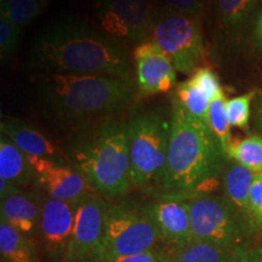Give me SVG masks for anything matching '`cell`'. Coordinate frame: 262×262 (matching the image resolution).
<instances>
[{"mask_svg": "<svg viewBox=\"0 0 262 262\" xmlns=\"http://www.w3.org/2000/svg\"><path fill=\"white\" fill-rule=\"evenodd\" d=\"M227 158L255 173L262 172V136L250 135L237 142H232Z\"/></svg>", "mask_w": 262, "mask_h": 262, "instance_id": "7402d4cb", "label": "cell"}, {"mask_svg": "<svg viewBox=\"0 0 262 262\" xmlns=\"http://www.w3.org/2000/svg\"><path fill=\"white\" fill-rule=\"evenodd\" d=\"M253 123L255 129L262 133V90L258 91L254 100Z\"/></svg>", "mask_w": 262, "mask_h": 262, "instance_id": "d6a6232c", "label": "cell"}, {"mask_svg": "<svg viewBox=\"0 0 262 262\" xmlns=\"http://www.w3.org/2000/svg\"><path fill=\"white\" fill-rule=\"evenodd\" d=\"M28 157V156H27ZM35 173V181L50 198L68 203H78L95 193L89 182L75 168L54 160L28 157Z\"/></svg>", "mask_w": 262, "mask_h": 262, "instance_id": "4fadbf2b", "label": "cell"}, {"mask_svg": "<svg viewBox=\"0 0 262 262\" xmlns=\"http://www.w3.org/2000/svg\"><path fill=\"white\" fill-rule=\"evenodd\" d=\"M191 80L199 88V89L204 91L211 100H215L216 97H219L221 94H224L220 79H219V77L216 75L215 72L209 70V68H196V70L193 72Z\"/></svg>", "mask_w": 262, "mask_h": 262, "instance_id": "83f0119b", "label": "cell"}, {"mask_svg": "<svg viewBox=\"0 0 262 262\" xmlns=\"http://www.w3.org/2000/svg\"><path fill=\"white\" fill-rule=\"evenodd\" d=\"M110 205L97 193L77 204L72 239L63 262H103L106 222Z\"/></svg>", "mask_w": 262, "mask_h": 262, "instance_id": "9c48e42d", "label": "cell"}, {"mask_svg": "<svg viewBox=\"0 0 262 262\" xmlns=\"http://www.w3.org/2000/svg\"><path fill=\"white\" fill-rule=\"evenodd\" d=\"M22 27L0 16V56L2 60L11 56L18 47Z\"/></svg>", "mask_w": 262, "mask_h": 262, "instance_id": "4316f807", "label": "cell"}, {"mask_svg": "<svg viewBox=\"0 0 262 262\" xmlns=\"http://www.w3.org/2000/svg\"><path fill=\"white\" fill-rule=\"evenodd\" d=\"M134 62L136 84L142 95L166 93L175 86V66L156 41L147 40L137 45Z\"/></svg>", "mask_w": 262, "mask_h": 262, "instance_id": "7c38bea8", "label": "cell"}, {"mask_svg": "<svg viewBox=\"0 0 262 262\" xmlns=\"http://www.w3.org/2000/svg\"><path fill=\"white\" fill-rule=\"evenodd\" d=\"M0 255L3 262H40L33 238L5 221H0Z\"/></svg>", "mask_w": 262, "mask_h": 262, "instance_id": "d6986e66", "label": "cell"}, {"mask_svg": "<svg viewBox=\"0 0 262 262\" xmlns=\"http://www.w3.org/2000/svg\"><path fill=\"white\" fill-rule=\"evenodd\" d=\"M164 262H173V260H172V257H171V255H169V257H168V258H166V260H165V261H164Z\"/></svg>", "mask_w": 262, "mask_h": 262, "instance_id": "e575fe53", "label": "cell"}, {"mask_svg": "<svg viewBox=\"0 0 262 262\" xmlns=\"http://www.w3.org/2000/svg\"><path fill=\"white\" fill-rule=\"evenodd\" d=\"M48 2L49 0H6L0 4V16L24 28L44 11Z\"/></svg>", "mask_w": 262, "mask_h": 262, "instance_id": "cb8c5ba5", "label": "cell"}, {"mask_svg": "<svg viewBox=\"0 0 262 262\" xmlns=\"http://www.w3.org/2000/svg\"><path fill=\"white\" fill-rule=\"evenodd\" d=\"M77 204L50 196L42 202L38 234L45 256L51 262H63L73 234Z\"/></svg>", "mask_w": 262, "mask_h": 262, "instance_id": "8fae6325", "label": "cell"}, {"mask_svg": "<svg viewBox=\"0 0 262 262\" xmlns=\"http://www.w3.org/2000/svg\"><path fill=\"white\" fill-rule=\"evenodd\" d=\"M73 166L102 198H119L130 191L127 125L107 119L72 149Z\"/></svg>", "mask_w": 262, "mask_h": 262, "instance_id": "277c9868", "label": "cell"}, {"mask_svg": "<svg viewBox=\"0 0 262 262\" xmlns=\"http://www.w3.org/2000/svg\"><path fill=\"white\" fill-rule=\"evenodd\" d=\"M0 179L22 187L35 180L28 157L5 135H0Z\"/></svg>", "mask_w": 262, "mask_h": 262, "instance_id": "ac0fdd59", "label": "cell"}, {"mask_svg": "<svg viewBox=\"0 0 262 262\" xmlns=\"http://www.w3.org/2000/svg\"><path fill=\"white\" fill-rule=\"evenodd\" d=\"M96 12L102 32L118 41L141 44L150 35L148 0H97Z\"/></svg>", "mask_w": 262, "mask_h": 262, "instance_id": "30bf717a", "label": "cell"}, {"mask_svg": "<svg viewBox=\"0 0 262 262\" xmlns=\"http://www.w3.org/2000/svg\"><path fill=\"white\" fill-rule=\"evenodd\" d=\"M150 40L168 55L176 71L189 74L204 55L199 17L165 8L153 15Z\"/></svg>", "mask_w": 262, "mask_h": 262, "instance_id": "52a82bcc", "label": "cell"}, {"mask_svg": "<svg viewBox=\"0 0 262 262\" xmlns=\"http://www.w3.org/2000/svg\"><path fill=\"white\" fill-rule=\"evenodd\" d=\"M235 262H262V247L247 245L234 251Z\"/></svg>", "mask_w": 262, "mask_h": 262, "instance_id": "1f68e13d", "label": "cell"}, {"mask_svg": "<svg viewBox=\"0 0 262 262\" xmlns=\"http://www.w3.org/2000/svg\"><path fill=\"white\" fill-rule=\"evenodd\" d=\"M168 160L163 188L176 196L189 194L224 173L227 156L204 122L173 101Z\"/></svg>", "mask_w": 262, "mask_h": 262, "instance_id": "7a4b0ae2", "label": "cell"}, {"mask_svg": "<svg viewBox=\"0 0 262 262\" xmlns=\"http://www.w3.org/2000/svg\"><path fill=\"white\" fill-rule=\"evenodd\" d=\"M6 0H0V4H3V3H5Z\"/></svg>", "mask_w": 262, "mask_h": 262, "instance_id": "d590c367", "label": "cell"}, {"mask_svg": "<svg viewBox=\"0 0 262 262\" xmlns=\"http://www.w3.org/2000/svg\"><path fill=\"white\" fill-rule=\"evenodd\" d=\"M175 102L181 104L191 116L206 124L212 100L191 79L178 84L175 90Z\"/></svg>", "mask_w": 262, "mask_h": 262, "instance_id": "44dd1931", "label": "cell"}, {"mask_svg": "<svg viewBox=\"0 0 262 262\" xmlns=\"http://www.w3.org/2000/svg\"><path fill=\"white\" fill-rule=\"evenodd\" d=\"M146 210L158 228L162 242L170 249L192 241L191 211L187 201L169 196L156 202Z\"/></svg>", "mask_w": 262, "mask_h": 262, "instance_id": "5bb4252c", "label": "cell"}, {"mask_svg": "<svg viewBox=\"0 0 262 262\" xmlns=\"http://www.w3.org/2000/svg\"><path fill=\"white\" fill-rule=\"evenodd\" d=\"M2 134L10 139L26 156L44 158L66 164L64 155L40 131L16 118H5L2 122Z\"/></svg>", "mask_w": 262, "mask_h": 262, "instance_id": "9a60e30c", "label": "cell"}, {"mask_svg": "<svg viewBox=\"0 0 262 262\" xmlns=\"http://www.w3.org/2000/svg\"><path fill=\"white\" fill-rule=\"evenodd\" d=\"M255 175L256 173L250 169L231 160L226 164L224 179H222L224 196L251 225L253 221L249 208V196H250Z\"/></svg>", "mask_w": 262, "mask_h": 262, "instance_id": "e0dca14e", "label": "cell"}, {"mask_svg": "<svg viewBox=\"0 0 262 262\" xmlns=\"http://www.w3.org/2000/svg\"><path fill=\"white\" fill-rule=\"evenodd\" d=\"M256 93L249 91V93L229 98L226 103L227 116L231 126L239 127V129L247 130L249 127V122L251 117V104H253Z\"/></svg>", "mask_w": 262, "mask_h": 262, "instance_id": "484cf974", "label": "cell"}, {"mask_svg": "<svg viewBox=\"0 0 262 262\" xmlns=\"http://www.w3.org/2000/svg\"><path fill=\"white\" fill-rule=\"evenodd\" d=\"M32 66L48 73L110 75L135 84L129 55L119 41L84 21L64 18L39 35Z\"/></svg>", "mask_w": 262, "mask_h": 262, "instance_id": "6da1fadb", "label": "cell"}, {"mask_svg": "<svg viewBox=\"0 0 262 262\" xmlns=\"http://www.w3.org/2000/svg\"><path fill=\"white\" fill-rule=\"evenodd\" d=\"M41 205L29 193L21 188L0 199V219L21 233L34 238L39 233Z\"/></svg>", "mask_w": 262, "mask_h": 262, "instance_id": "2e32d148", "label": "cell"}, {"mask_svg": "<svg viewBox=\"0 0 262 262\" xmlns=\"http://www.w3.org/2000/svg\"><path fill=\"white\" fill-rule=\"evenodd\" d=\"M162 242L158 228L145 209L125 203L110 206L106 222L104 261L145 253Z\"/></svg>", "mask_w": 262, "mask_h": 262, "instance_id": "ba28073f", "label": "cell"}, {"mask_svg": "<svg viewBox=\"0 0 262 262\" xmlns=\"http://www.w3.org/2000/svg\"><path fill=\"white\" fill-rule=\"evenodd\" d=\"M126 125L131 182L140 188H163L171 119L147 111L134 114Z\"/></svg>", "mask_w": 262, "mask_h": 262, "instance_id": "5b68a950", "label": "cell"}, {"mask_svg": "<svg viewBox=\"0 0 262 262\" xmlns=\"http://www.w3.org/2000/svg\"><path fill=\"white\" fill-rule=\"evenodd\" d=\"M226 103H227V98H226L225 93L216 97L215 100H212L208 112L206 125L209 126V129L212 131L216 139L219 140L222 149L227 156V152L233 140H232V126L228 120Z\"/></svg>", "mask_w": 262, "mask_h": 262, "instance_id": "603a6c76", "label": "cell"}, {"mask_svg": "<svg viewBox=\"0 0 262 262\" xmlns=\"http://www.w3.org/2000/svg\"><path fill=\"white\" fill-rule=\"evenodd\" d=\"M33 84L57 114L70 118L94 117L130 102L135 84L110 75L47 73L34 75Z\"/></svg>", "mask_w": 262, "mask_h": 262, "instance_id": "3957f363", "label": "cell"}, {"mask_svg": "<svg viewBox=\"0 0 262 262\" xmlns=\"http://www.w3.org/2000/svg\"><path fill=\"white\" fill-rule=\"evenodd\" d=\"M165 3L166 8L173 10V11L180 12L189 16H195L199 17L204 10V2L203 0H163Z\"/></svg>", "mask_w": 262, "mask_h": 262, "instance_id": "4dcf8cb0", "label": "cell"}, {"mask_svg": "<svg viewBox=\"0 0 262 262\" xmlns=\"http://www.w3.org/2000/svg\"><path fill=\"white\" fill-rule=\"evenodd\" d=\"M258 0H216L225 26L237 28L250 18Z\"/></svg>", "mask_w": 262, "mask_h": 262, "instance_id": "d4e9b609", "label": "cell"}, {"mask_svg": "<svg viewBox=\"0 0 262 262\" xmlns=\"http://www.w3.org/2000/svg\"><path fill=\"white\" fill-rule=\"evenodd\" d=\"M189 204L192 241L237 251L247 247L256 229L224 195L201 193Z\"/></svg>", "mask_w": 262, "mask_h": 262, "instance_id": "8992f818", "label": "cell"}, {"mask_svg": "<svg viewBox=\"0 0 262 262\" xmlns=\"http://www.w3.org/2000/svg\"><path fill=\"white\" fill-rule=\"evenodd\" d=\"M169 255L170 250L164 251L162 249L155 248L152 250L145 251V253L110 258V260H106L103 262H164L169 257Z\"/></svg>", "mask_w": 262, "mask_h": 262, "instance_id": "f546056e", "label": "cell"}, {"mask_svg": "<svg viewBox=\"0 0 262 262\" xmlns=\"http://www.w3.org/2000/svg\"><path fill=\"white\" fill-rule=\"evenodd\" d=\"M255 35H256L257 41L262 45V9L258 14V18H257V24H256V31H255Z\"/></svg>", "mask_w": 262, "mask_h": 262, "instance_id": "836d02e7", "label": "cell"}, {"mask_svg": "<svg viewBox=\"0 0 262 262\" xmlns=\"http://www.w3.org/2000/svg\"><path fill=\"white\" fill-rule=\"evenodd\" d=\"M249 208L255 229H262V172L255 175L249 196Z\"/></svg>", "mask_w": 262, "mask_h": 262, "instance_id": "f1b7e54d", "label": "cell"}, {"mask_svg": "<svg viewBox=\"0 0 262 262\" xmlns=\"http://www.w3.org/2000/svg\"><path fill=\"white\" fill-rule=\"evenodd\" d=\"M173 262H235L233 251L191 241L169 249Z\"/></svg>", "mask_w": 262, "mask_h": 262, "instance_id": "ffe728a7", "label": "cell"}]
</instances>
